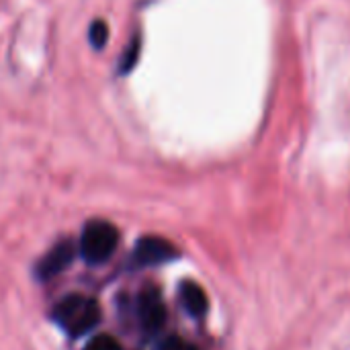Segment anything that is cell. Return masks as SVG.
Listing matches in <instances>:
<instances>
[{"instance_id":"obj_9","label":"cell","mask_w":350,"mask_h":350,"mask_svg":"<svg viewBox=\"0 0 350 350\" xmlns=\"http://www.w3.org/2000/svg\"><path fill=\"white\" fill-rule=\"evenodd\" d=\"M137 49H139V41L135 39V41H133V45H129V47H127L125 57L121 59V70H123V72H127V70H131V68H133L135 57H137Z\"/></svg>"},{"instance_id":"obj_7","label":"cell","mask_w":350,"mask_h":350,"mask_svg":"<svg viewBox=\"0 0 350 350\" xmlns=\"http://www.w3.org/2000/svg\"><path fill=\"white\" fill-rule=\"evenodd\" d=\"M84 350H121V345L111 334H98V336L90 338V342L84 347Z\"/></svg>"},{"instance_id":"obj_6","label":"cell","mask_w":350,"mask_h":350,"mask_svg":"<svg viewBox=\"0 0 350 350\" xmlns=\"http://www.w3.org/2000/svg\"><path fill=\"white\" fill-rule=\"evenodd\" d=\"M180 301H183L185 310L197 320L207 314V308H209L207 293L201 289V285H197L193 281H185L180 285Z\"/></svg>"},{"instance_id":"obj_4","label":"cell","mask_w":350,"mask_h":350,"mask_svg":"<svg viewBox=\"0 0 350 350\" xmlns=\"http://www.w3.org/2000/svg\"><path fill=\"white\" fill-rule=\"evenodd\" d=\"M178 256L176 246L160 236H144L135 244L133 260L137 267H158L164 262H170Z\"/></svg>"},{"instance_id":"obj_1","label":"cell","mask_w":350,"mask_h":350,"mask_svg":"<svg viewBox=\"0 0 350 350\" xmlns=\"http://www.w3.org/2000/svg\"><path fill=\"white\" fill-rule=\"evenodd\" d=\"M55 324H59L72 338H80L96 328L100 322V306L92 297H84L80 293L66 295L57 301L51 312Z\"/></svg>"},{"instance_id":"obj_5","label":"cell","mask_w":350,"mask_h":350,"mask_svg":"<svg viewBox=\"0 0 350 350\" xmlns=\"http://www.w3.org/2000/svg\"><path fill=\"white\" fill-rule=\"evenodd\" d=\"M74 256H76L74 244L70 240H62L41 258V262L37 265V275L41 279H53L72 265Z\"/></svg>"},{"instance_id":"obj_10","label":"cell","mask_w":350,"mask_h":350,"mask_svg":"<svg viewBox=\"0 0 350 350\" xmlns=\"http://www.w3.org/2000/svg\"><path fill=\"white\" fill-rule=\"evenodd\" d=\"M162 350H197V349H195L193 345H189V342L180 340V338H168V340L164 342Z\"/></svg>"},{"instance_id":"obj_2","label":"cell","mask_w":350,"mask_h":350,"mask_svg":"<svg viewBox=\"0 0 350 350\" xmlns=\"http://www.w3.org/2000/svg\"><path fill=\"white\" fill-rule=\"evenodd\" d=\"M119 244V232L113 224L105 219H92L84 226L80 238V256L88 265L107 262Z\"/></svg>"},{"instance_id":"obj_8","label":"cell","mask_w":350,"mask_h":350,"mask_svg":"<svg viewBox=\"0 0 350 350\" xmlns=\"http://www.w3.org/2000/svg\"><path fill=\"white\" fill-rule=\"evenodd\" d=\"M107 37H109V27H107V23H105V21L92 23V27H90V43H92L96 49H100V47L107 43Z\"/></svg>"},{"instance_id":"obj_3","label":"cell","mask_w":350,"mask_h":350,"mask_svg":"<svg viewBox=\"0 0 350 350\" xmlns=\"http://www.w3.org/2000/svg\"><path fill=\"white\" fill-rule=\"evenodd\" d=\"M137 318L148 336L158 334L166 324V306L156 287H146L137 297Z\"/></svg>"}]
</instances>
